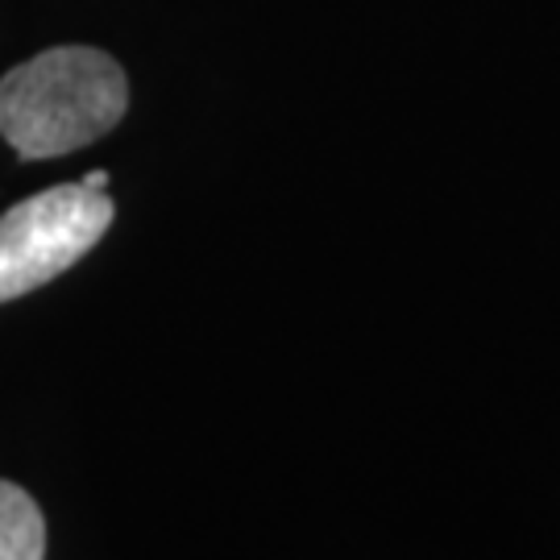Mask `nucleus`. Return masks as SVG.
Returning a JSON list of instances; mask_svg holds the SVG:
<instances>
[{"label": "nucleus", "instance_id": "obj_1", "mask_svg": "<svg viewBox=\"0 0 560 560\" xmlns=\"http://www.w3.org/2000/svg\"><path fill=\"white\" fill-rule=\"evenodd\" d=\"M129 80L96 46H55L0 80V138L18 159H59L117 129Z\"/></svg>", "mask_w": 560, "mask_h": 560}, {"label": "nucleus", "instance_id": "obj_2", "mask_svg": "<svg viewBox=\"0 0 560 560\" xmlns=\"http://www.w3.org/2000/svg\"><path fill=\"white\" fill-rule=\"evenodd\" d=\"M113 217V196L83 183H59L13 203L0 217V303L21 300L67 275L101 245Z\"/></svg>", "mask_w": 560, "mask_h": 560}, {"label": "nucleus", "instance_id": "obj_3", "mask_svg": "<svg viewBox=\"0 0 560 560\" xmlns=\"http://www.w3.org/2000/svg\"><path fill=\"white\" fill-rule=\"evenodd\" d=\"M0 560H46V520L18 481L0 478Z\"/></svg>", "mask_w": 560, "mask_h": 560}, {"label": "nucleus", "instance_id": "obj_4", "mask_svg": "<svg viewBox=\"0 0 560 560\" xmlns=\"http://www.w3.org/2000/svg\"><path fill=\"white\" fill-rule=\"evenodd\" d=\"M83 187H92V191H104V187H108V175H104V171H92V175H83Z\"/></svg>", "mask_w": 560, "mask_h": 560}]
</instances>
